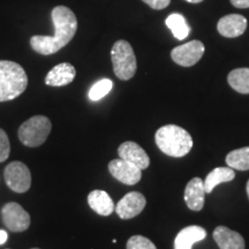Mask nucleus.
<instances>
[{"label":"nucleus","instance_id":"nucleus-4","mask_svg":"<svg viewBox=\"0 0 249 249\" xmlns=\"http://www.w3.org/2000/svg\"><path fill=\"white\" fill-rule=\"evenodd\" d=\"M114 74L118 79L127 81L135 75L138 64L132 45L126 40H118L111 50Z\"/></svg>","mask_w":249,"mask_h":249},{"label":"nucleus","instance_id":"nucleus-8","mask_svg":"<svg viewBox=\"0 0 249 249\" xmlns=\"http://www.w3.org/2000/svg\"><path fill=\"white\" fill-rule=\"evenodd\" d=\"M204 50L203 43L200 40H191L186 44L174 48L171 52V58L179 66L191 67L201 60Z\"/></svg>","mask_w":249,"mask_h":249},{"label":"nucleus","instance_id":"nucleus-23","mask_svg":"<svg viewBox=\"0 0 249 249\" xmlns=\"http://www.w3.org/2000/svg\"><path fill=\"white\" fill-rule=\"evenodd\" d=\"M127 249H157L154 242L142 235H133L127 241Z\"/></svg>","mask_w":249,"mask_h":249},{"label":"nucleus","instance_id":"nucleus-13","mask_svg":"<svg viewBox=\"0 0 249 249\" xmlns=\"http://www.w3.org/2000/svg\"><path fill=\"white\" fill-rule=\"evenodd\" d=\"M213 239L219 249H245L244 236L226 226L216 227Z\"/></svg>","mask_w":249,"mask_h":249},{"label":"nucleus","instance_id":"nucleus-2","mask_svg":"<svg viewBox=\"0 0 249 249\" xmlns=\"http://www.w3.org/2000/svg\"><path fill=\"white\" fill-rule=\"evenodd\" d=\"M156 144L161 152L170 157H183L193 148V139L186 129L177 124L160 127L155 135Z\"/></svg>","mask_w":249,"mask_h":249},{"label":"nucleus","instance_id":"nucleus-22","mask_svg":"<svg viewBox=\"0 0 249 249\" xmlns=\"http://www.w3.org/2000/svg\"><path fill=\"white\" fill-rule=\"evenodd\" d=\"M113 82L110 79H102L96 82L89 90V98L92 102H97L99 99L104 98L112 90Z\"/></svg>","mask_w":249,"mask_h":249},{"label":"nucleus","instance_id":"nucleus-29","mask_svg":"<svg viewBox=\"0 0 249 249\" xmlns=\"http://www.w3.org/2000/svg\"><path fill=\"white\" fill-rule=\"evenodd\" d=\"M246 191H247V195H248V198H249V180L247 182V187H246Z\"/></svg>","mask_w":249,"mask_h":249},{"label":"nucleus","instance_id":"nucleus-3","mask_svg":"<svg viewBox=\"0 0 249 249\" xmlns=\"http://www.w3.org/2000/svg\"><path fill=\"white\" fill-rule=\"evenodd\" d=\"M28 76L21 65L0 60V102L18 98L27 89Z\"/></svg>","mask_w":249,"mask_h":249},{"label":"nucleus","instance_id":"nucleus-7","mask_svg":"<svg viewBox=\"0 0 249 249\" xmlns=\"http://www.w3.org/2000/svg\"><path fill=\"white\" fill-rule=\"evenodd\" d=\"M2 223L12 232L27 231L30 226V216L18 203L11 202L1 209Z\"/></svg>","mask_w":249,"mask_h":249},{"label":"nucleus","instance_id":"nucleus-27","mask_svg":"<svg viewBox=\"0 0 249 249\" xmlns=\"http://www.w3.org/2000/svg\"><path fill=\"white\" fill-rule=\"evenodd\" d=\"M8 239L7 232L4 231V230H0V245H4Z\"/></svg>","mask_w":249,"mask_h":249},{"label":"nucleus","instance_id":"nucleus-6","mask_svg":"<svg viewBox=\"0 0 249 249\" xmlns=\"http://www.w3.org/2000/svg\"><path fill=\"white\" fill-rule=\"evenodd\" d=\"M5 181L15 193H26L31 186V174L22 161H12L5 169Z\"/></svg>","mask_w":249,"mask_h":249},{"label":"nucleus","instance_id":"nucleus-24","mask_svg":"<svg viewBox=\"0 0 249 249\" xmlns=\"http://www.w3.org/2000/svg\"><path fill=\"white\" fill-rule=\"evenodd\" d=\"M11 154V144L7 134L4 129L0 128V163L5 161Z\"/></svg>","mask_w":249,"mask_h":249},{"label":"nucleus","instance_id":"nucleus-16","mask_svg":"<svg viewBox=\"0 0 249 249\" xmlns=\"http://www.w3.org/2000/svg\"><path fill=\"white\" fill-rule=\"evenodd\" d=\"M207 236V231L197 225L187 226L174 239V249H192L193 245L202 241Z\"/></svg>","mask_w":249,"mask_h":249},{"label":"nucleus","instance_id":"nucleus-10","mask_svg":"<svg viewBox=\"0 0 249 249\" xmlns=\"http://www.w3.org/2000/svg\"><path fill=\"white\" fill-rule=\"evenodd\" d=\"M145 204L147 200L144 195L139 192H130L116 205V213L121 219H132L142 213Z\"/></svg>","mask_w":249,"mask_h":249},{"label":"nucleus","instance_id":"nucleus-26","mask_svg":"<svg viewBox=\"0 0 249 249\" xmlns=\"http://www.w3.org/2000/svg\"><path fill=\"white\" fill-rule=\"evenodd\" d=\"M231 4L236 8H249V0H231Z\"/></svg>","mask_w":249,"mask_h":249},{"label":"nucleus","instance_id":"nucleus-9","mask_svg":"<svg viewBox=\"0 0 249 249\" xmlns=\"http://www.w3.org/2000/svg\"><path fill=\"white\" fill-rule=\"evenodd\" d=\"M108 171L118 181L128 186L136 185L142 178V170L121 158L111 160L108 164Z\"/></svg>","mask_w":249,"mask_h":249},{"label":"nucleus","instance_id":"nucleus-30","mask_svg":"<svg viewBox=\"0 0 249 249\" xmlns=\"http://www.w3.org/2000/svg\"><path fill=\"white\" fill-rule=\"evenodd\" d=\"M31 249H39V248H31Z\"/></svg>","mask_w":249,"mask_h":249},{"label":"nucleus","instance_id":"nucleus-20","mask_svg":"<svg viewBox=\"0 0 249 249\" xmlns=\"http://www.w3.org/2000/svg\"><path fill=\"white\" fill-rule=\"evenodd\" d=\"M229 85L240 93H249V68H236L227 76Z\"/></svg>","mask_w":249,"mask_h":249},{"label":"nucleus","instance_id":"nucleus-21","mask_svg":"<svg viewBox=\"0 0 249 249\" xmlns=\"http://www.w3.org/2000/svg\"><path fill=\"white\" fill-rule=\"evenodd\" d=\"M227 166L233 170H249V147L236 149L226 156Z\"/></svg>","mask_w":249,"mask_h":249},{"label":"nucleus","instance_id":"nucleus-15","mask_svg":"<svg viewBox=\"0 0 249 249\" xmlns=\"http://www.w3.org/2000/svg\"><path fill=\"white\" fill-rule=\"evenodd\" d=\"M207 194L204 191V185L201 178H193L187 183L185 189V202L187 207L193 211L202 210L204 205V195Z\"/></svg>","mask_w":249,"mask_h":249},{"label":"nucleus","instance_id":"nucleus-12","mask_svg":"<svg viewBox=\"0 0 249 249\" xmlns=\"http://www.w3.org/2000/svg\"><path fill=\"white\" fill-rule=\"evenodd\" d=\"M247 29V18L240 14H230L218 21L217 30L220 35L227 38L241 36Z\"/></svg>","mask_w":249,"mask_h":249},{"label":"nucleus","instance_id":"nucleus-19","mask_svg":"<svg viewBox=\"0 0 249 249\" xmlns=\"http://www.w3.org/2000/svg\"><path fill=\"white\" fill-rule=\"evenodd\" d=\"M165 23L169 27V29L172 31L173 36L178 40L187 38L189 34H191V27L187 23L185 17L179 13L169 15L166 20H165Z\"/></svg>","mask_w":249,"mask_h":249},{"label":"nucleus","instance_id":"nucleus-11","mask_svg":"<svg viewBox=\"0 0 249 249\" xmlns=\"http://www.w3.org/2000/svg\"><path fill=\"white\" fill-rule=\"evenodd\" d=\"M118 154H119L121 160L135 165L140 170L148 169L149 165H150V158H149L148 154L135 142H124L118 149Z\"/></svg>","mask_w":249,"mask_h":249},{"label":"nucleus","instance_id":"nucleus-18","mask_svg":"<svg viewBox=\"0 0 249 249\" xmlns=\"http://www.w3.org/2000/svg\"><path fill=\"white\" fill-rule=\"evenodd\" d=\"M235 178V172L234 170L231 167H216V169L211 171L208 174L207 178H205L203 185H204V191L207 194H209L214 189V187L219 183L223 182H229L232 181Z\"/></svg>","mask_w":249,"mask_h":249},{"label":"nucleus","instance_id":"nucleus-17","mask_svg":"<svg viewBox=\"0 0 249 249\" xmlns=\"http://www.w3.org/2000/svg\"><path fill=\"white\" fill-rule=\"evenodd\" d=\"M88 203L89 207L101 216H110L116 210V205L110 195L107 192L99 191V189L92 191L88 195Z\"/></svg>","mask_w":249,"mask_h":249},{"label":"nucleus","instance_id":"nucleus-14","mask_svg":"<svg viewBox=\"0 0 249 249\" xmlns=\"http://www.w3.org/2000/svg\"><path fill=\"white\" fill-rule=\"evenodd\" d=\"M76 71L73 65L62 62L54 66L45 77V85L51 87H64L70 85L75 79Z\"/></svg>","mask_w":249,"mask_h":249},{"label":"nucleus","instance_id":"nucleus-25","mask_svg":"<svg viewBox=\"0 0 249 249\" xmlns=\"http://www.w3.org/2000/svg\"><path fill=\"white\" fill-rule=\"evenodd\" d=\"M143 2H145L149 7L152 9H157V11H160V9L166 8L167 6L170 5L171 0H142Z\"/></svg>","mask_w":249,"mask_h":249},{"label":"nucleus","instance_id":"nucleus-5","mask_svg":"<svg viewBox=\"0 0 249 249\" xmlns=\"http://www.w3.org/2000/svg\"><path fill=\"white\" fill-rule=\"evenodd\" d=\"M52 123L45 116H35L23 123L18 128V139L24 145L36 148L42 145L49 138Z\"/></svg>","mask_w":249,"mask_h":249},{"label":"nucleus","instance_id":"nucleus-1","mask_svg":"<svg viewBox=\"0 0 249 249\" xmlns=\"http://www.w3.org/2000/svg\"><path fill=\"white\" fill-rule=\"evenodd\" d=\"M54 26L53 36H33L30 45L35 52L43 55L57 53L73 39L77 30V18L74 12L66 6H57L52 9Z\"/></svg>","mask_w":249,"mask_h":249},{"label":"nucleus","instance_id":"nucleus-28","mask_svg":"<svg viewBox=\"0 0 249 249\" xmlns=\"http://www.w3.org/2000/svg\"><path fill=\"white\" fill-rule=\"evenodd\" d=\"M186 1L191 2V4H198V2L203 1V0H186Z\"/></svg>","mask_w":249,"mask_h":249}]
</instances>
